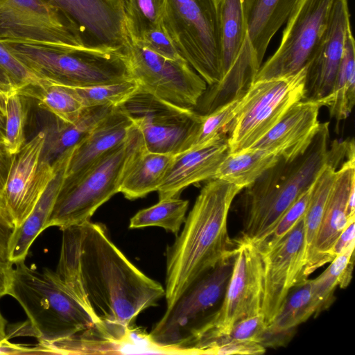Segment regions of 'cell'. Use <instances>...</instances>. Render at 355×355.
<instances>
[{"mask_svg": "<svg viewBox=\"0 0 355 355\" xmlns=\"http://www.w3.org/2000/svg\"><path fill=\"white\" fill-rule=\"evenodd\" d=\"M62 231L55 273L105 339L119 347L130 344L136 318L157 304L164 288L125 256L103 224L88 221Z\"/></svg>", "mask_w": 355, "mask_h": 355, "instance_id": "obj_1", "label": "cell"}, {"mask_svg": "<svg viewBox=\"0 0 355 355\" xmlns=\"http://www.w3.org/2000/svg\"><path fill=\"white\" fill-rule=\"evenodd\" d=\"M241 187L211 179L202 187L182 232L166 250L167 306L193 282L233 258L236 243L228 234L227 217Z\"/></svg>", "mask_w": 355, "mask_h": 355, "instance_id": "obj_2", "label": "cell"}, {"mask_svg": "<svg viewBox=\"0 0 355 355\" xmlns=\"http://www.w3.org/2000/svg\"><path fill=\"white\" fill-rule=\"evenodd\" d=\"M329 123H320L304 153L289 162L282 159L245 188L241 198L242 228L237 240L253 244L266 237L327 163Z\"/></svg>", "mask_w": 355, "mask_h": 355, "instance_id": "obj_3", "label": "cell"}, {"mask_svg": "<svg viewBox=\"0 0 355 355\" xmlns=\"http://www.w3.org/2000/svg\"><path fill=\"white\" fill-rule=\"evenodd\" d=\"M12 267L8 295L15 298L27 315L31 336L48 354L50 345L82 333L101 334L95 319L48 268L37 270L25 261Z\"/></svg>", "mask_w": 355, "mask_h": 355, "instance_id": "obj_4", "label": "cell"}, {"mask_svg": "<svg viewBox=\"0 0 355 355\" xmlns=\"http://www.w3.org/2000/svg\"><path fill=\"white\" fill-rule=\"evenodd\" d=\"M38 78L72 87L110 84L131 78L124 55L78 47H54L0 41Z\"/></svg>", "mask_w": 355, "mask_h": 355, "instance_id": "obj_5", "label": "cell"}, {"mask_svg": "<svg viewBox=\"0 0 355 355\" xmlns=\"http://www.w3.org/2000/svg\"><path fill=\"white\" fill-rule=\"evenodd\" d=\"M233 258L218 264L189 285L147 335L156 349L193 354L198 338L225 293Z\"/></svg>", "mask_w": 355, "mask_h": 355, "instance_id": "obj_6", "label": "cell"}, {"mask_svg": "<svg viewBox=\"0 0 355 355\" xmlns=\"http://www.w3.org/2000/svg\"><path fill=\"white\" fill-rule=\"evenodd\" d=\"M162 28L209 85L222 78L217 0H164Z\"/></svg>", "mask_w": 355, "mask_h": 355, "instance_id": "obj_7", "label": "cell"}, {"mask_svg": "<svg viewBox=\"0 0 355 355\" xmlns=\"http://www.w3.org/2000/svg\"><path fill=\"white\" fill-rule=\"evenodd\" d=\"M306 67L283 77L254 80L241 97L227 135L229 153L250 148L305 98Z\"/></svg>", "mask_w": 355, "mask_h": 355, "instance_id": "obj_8", "label": "cell"}, {"mask_svg": "<svg viewBox=\"0 0 355 355\" xmlns=\"http://www.w3.org/2000/svg\"><path fill=\"white\" fill-rule=\"evenodd\" d=\"M126 155L125 139L85 170L66 178L45 229L62 230L90 221L97 209L119 192Z\"/></svg>", "mask_w": 355, "mask_h": 355, "instance_id": "obj_9", "label": "cell"}, {"mask_svg": "<svg viewBox=\"0 0 355 355\" xmlns=\"http://www.w3.org/2000/svg\"><path fill=\"white\" fill-rule=\"evenodd\" d=\"M233 268L220 306L202 329L193 353L205 354L211 342L239 321L262 313L261 257L250 242L236 239Z\"/></svg>", "mask_w": 355, "mask_h": 355, "instance_id": "obj_10", "label": "cell"}, {"mask_svg": "<svg viewBox=\"0 0 355 355\" xmlns=\"http://www.w3.org/2000/svg\"><path fill=\"white\" fill-rule=\"evenodd\" d=\"M119 106L139 129L150 152L175 155L186 150L200 120L194 110L163 101L139 86Z\"/></svg>", "mask_w": 355, "mask_h": 355, "instance_id": "obj_11", "label": "cell"}, {"mask_svg": "<svg viewBox=\"0 0 355 355\" xmlns=\"http://www.w3.org/2000/svg\"><path fill=\"white\" fill-rule=\"evenodd\" d=\"M0 41L84 48L78 27L50 0H0Z\"/></svg>", "mask_w": 355, "mask_h": 355, "instance_id": "obj_12", "label": "cell"}, {"mask_svg": "<svg viewBox=\"0 0 355 355\" xmlns=\"http://www.w3.org/2000/svg\"><path fill=\"white\" fill-rule=\"evenodd\" d=\"M124 58L130 78L140 87L175 105L194 110L207 88L184 60L164 58L131 42Z\"/></svg>", "mask_w": 355, "mask_h": 355, "instance_id": "obj_13", "label": "cell"}, {"mask_svg": "<svg viewBox=\"0 0 355 355\" xmlns=\"http://www.w3.org/2000/svg\"><path fill=\"white\" fill-rule=\"evenodd\" d=\"M332 1L297 2L286 21L278 48L261 64L254 80L290 76L306 67L326 27Z\"/></svg>", "mask_w": 355, "mask_h": 355, "instance_id": "obj_14", "label": "cell"}, {"mask_svg": "<svg viewBox=\"0 0 355 355\" xmlns=\"http://www.w3.org/2000/svg\"><path fill=\"white\" fill-rule=\"evenodd\" d=\"M45 139L46 131L39 132L12 157L0 206L16 228L30 215L56 173L55 161L41 160Z\"/></svg>", "mask_w": 355, "mask_h": 355, "instance_id": "obj_15", "label": "cell"}, {"mask_svg": "<svg viewBox=\"0 0 355 355\" xmlns=\"http://www.w3.org/2000/svg\"><path fill=\"white\" fill-rule=\"evenodd\" d=\"M263 268L262 314L267 326L282 307L304 270V223L301 219L270 250L260 254Z\"/></svg>", "mask_w": 355, "mask_h": 355, "instance_id": "obj_16", "label": "cell"}, {"mask_svg": "<svg viewBox=\"0 0 355 355\" xmlns=\"http://www.w3.org/2000/svg\"><path fill=\"white\" fill-rule=\"evenodd\" d=\"M351 26L347 0H333L326 27L306 67V100L321 101L331 92Z\"/></svg>", "mask_w": 355, "mask_h": 355, "instance_id": "obj_17", "label": "cell"}, {"mask_svg": "<svg viewBox=\"0 0 355 355\" xmlns=\"http://www.w3.org/2000/svg\"><path fill=\"white\" fill-rule=\"evenodd\" d=\"M78 27L85 49L105 50L125 33L121 0H50Z\"/></svg>", "mask_w": 355, "mask_h": 355, "instance_id": "obj_18", "label": "cell"}, {"mask_svg": "<svg viewBox=\"0 0 355 355\" xmlns=\"http://www.w3.org/2000/svg\"><path fill=\"white\" fill-rule=\"evenodd\" d=\"M321 107L320 102L314 100L303 99L295 103L250 148L268 151L286 162L295 159L304 153L318 133Z\"/></svg>", "mask_w": 355, "mask_h": 355, "instance_id": "obj_19", "label": "cell"}, {"mask_svg": "<svg viewBox=\"0 0 355 355\" xmlns=\"http://www.w3.org/2000/svg\"><path fill=\"white\" fill-rule=\"evenodd\" d=\"M355 184V150L351 152L336 171L315 239L312 257L302 276L307 278L317 269L331 262L334 245L348 224L347 198Z\"/></svg>", "mask_w": 355, "mask_h": 355, "instance_id": "obj_20", "label": "cell"}, {"mask_svg": "<svg viewBox=\"0 0 355 355\" xmlns=\"http://www.w3.org/2000/svg\"><path fill=\"white\" fill-rule=\"evenodd\" d=\"M228 153L227 137H220L175 155L157 190L159 200L178 197L189 185L214 179Z\"/></svg>", "mask_w": 355, "mask_h": 355, "instance_id": "obj_21", "label": "cell"}, {"mask_svg": "<svg viewBox=\"0 0 355 355\" xmlns=\"http://www.w3.org/2000/svg\"><path fill=\"white\" fill-rule=\"evenodd\" d=\"M126 150L119 192L127 199L135 200L157 191L174 155L148 150L134 124L126 139Z\"/></svg>", "mask_w": 355, "mask_h": 355, "instance_id": "obj_22", "label": "cell"}, {"mask_svg": "<svg viewBox=\"0 0 355 355\" xmlns=\"http://www.w3.org/2000/svg\"><path fill=\"white\" fill-rule=\"evenodd\" d=\"M132 125L131 119L119 106L114 107L74 146L66 178L85 170L106 153L123 143Z\"/></svg>", "mask_w": 355, "mask_h": 355, "instance_id": "obj_23", "label": "cell"}, {"mask_svg": "<svg viewBox=\"0 0 355 355\" xmlns=\"http://www.w3.org/2000/svg\"><path fill=\"white\" fill-rule=\"evenodd\" d=\"M74 146L67 150L55 160L57 170L54 178L28 218L19 227L15 228L8 251V261L12 265L25 261L33 241L45 230L46 223L64 183Z\"/></svg>", "mask_w": 355, "mask_h": 355, "instance_id": "obj_24", "label": "cell"}, {"mask_svg": "<svg viewBox=\"0 0 355 355\" xmlns=\"http://www.w3.org/2000/svg\"><path fill=\"white\" fill-rule=\"evenodd\" d=\"M261 65L248 35L232 66L218 83L207 88L195 111L200 114H208L241 97L254 82Z\"/></svg>", "mask_w": 355, "mask_h": 355, "instance_id": "obj_25", "label": "cell"}, {"mask_svg": "<svg viewBox=\"0 0 355 355\" xmlns=\"http://www.w3.org/2000/svg\"><path fill=\"white\" fill-rule=\"evenodd\" d=\"M318 313L310 279H302L290 290L279 312L267 326L261 344L265 347L284 345L289 342L300 324Z\"/></svg>", "mask_w": 355, "mask_h": 355, "instance_id": "obj_26", "label": "cell"}, {"mask_svg": "<svg viewBox=\"0 0 355 355\" xmlns=\"http://www.w3.org/2000/svg\"><path fill=\"white\" fill-rule=\"evenodd\" d=\"M300 0H245L248 38L261 64L271 39Z\"/></svg>", "mask_w": 355, "mask_h": 355, "instance_id": "obj_27", "label": "cell"}, {"mask_svg": "<svg viewBox=\"0 0 355 355\" xmlns=\"http://www.w3.org/2000/svg\"><path fill=\"white\" fill-rule=\"evenodd\" d=\"M114 107H86L74 123L64 122L55 117L47 126L41 160L54 162L64 152L79 143Z\"/></svg>", "mask_w": 355, "mask_h": 355, "instance_id": "obj_28", "label": "cell"}, {"mask_svg": "<svg viewBox=\"0 0 355 355\" xmlns=\"http://www.w3.org/2000/svg\"><path fill=\"white\" fill-rule=\"evenodd\" d=\"M217 7L223 77L241 51L248 28L245 0H217Z\"/></svg>", "mask_w": 355, "mask_h": 355, "instance_id": "obj_29", "label": "cell"}, {"mask_svg": "<svg viewBox=\"0 0 355 355\" xmlns=\"http://www.w3.org/2000/svg\"><path fill=\"white\" fill-rule=\"evenodd\" d=\"M281 158L266 150L249 148L228 153L219 164L214 179L245 189L257 180Z\"/></svg>", "mask_w": 355, "mask_h": 355, "instance_id": "obj_30", "label": "cell"}, {"mask_svg": "<svg viewBox=\"0 0 355 355\" xmlns=\"http://www.w3.org/2000/svg\"><path fill=\"white\" fill-rule=\"evenodd\" d=\"M329 108L337 122L346 119L355 103V42L351 26L348 28L342 58L331 93L320 101Z\"/></svg>", "mask_w": 355, "mask_h": 355, "instance_id": "obj_31", "label": "cell"}, {"mask_svg": "<svg viewBox=\"0 0 355 355\" xmlns=\"http://www.w3.org/2000/svg\"><path fill=\"white\" fill-rule=\"evenodd\" d=\"M341 164V161L331 155L328 151L327 163L314 182L309 205L303 218L304 270L312 257L326 203L336 177V171Z\"/></svg>", "mask_w": 355, "mask_h": 355, "instance_id": "obj_32", "label": "cell"}, {"mask_svg": "<svg viewBox=\"0 0 355 355\" xmlns=\"http://www.w3.org/2000/svg\"><path fill=\"white\" fill-rule=\"evenodd\" d=\"M17 92L35 98L42 109L66 123L76 122L86 108L71 87L48 80L41 86H28Z\"/></svg>", "mask_w": 355, "mask_h": 355, "instance_id": "obj_33", "label": "cell"}, {"mask_svg": "<svg viewBox=\"0 0 355 355\" xmlns=\"http://www.w3.org/2000/svg\"><path fill=\"white\" fill-rule=\"evenodd\" d=\"M188 207L189 201L178 197L159 200L157 204L139 211L130 219L129 227L156 226L178 236L185 220Z\"/></svg>", "mask_w": 355, "mask_h": 355, "instance_id": "obj_34", "label": "cell"}, {"mask_svg": "<svg viewBox=\"0 0 355 355\" xmlns=\"http://www.w3.org/2000/svg\"><path fill=\"white\" fill-rule=\"evenodd\" d=\"M130 41L138 42L149 31L162 27L164 0H121Z\"/></svg>", "mask_w": 355, "mask_h": 355, "instance_id": "obj_35", "label": "cell"}, {"mask_svg": "<svg viewBox=\"0 0 355 355\" xmlns=\"http://www.w3.org/2000/svg\"><path fill=\"white\" fill-rule=\"evenodd\" d=\"M355 243L336 256L328 268L318 277L310 279L311 292L318 313L326 309L333 302L334 293L340 284L343 275L353 263Z\"/></svg>", "mask_w": 355, "mask_h": 355, "instance_id": "obj_36", "label": "cell"}, {"mask_svg": "<svg viewBox=\"0 0 355 355\" xmlns=\"http://www.w3.org/2000/svg\"><path fill=\"white\" fill-rule=\"evenodd\" d=\"M27 97L15 90L10 94L6 103L5 140L7 153L13 156L26 144L25 125L28 116Z\"/></svg>", "mask_w": 355, "mask_h": 355, "instance_id": "obj_37", "label": "cell"}, {"mask_svg": "<svg viewBox=\"0 0 355 355\" xmlns=\"http://www.w3.org/2000/svg\"><path fill=\"white\" fill-rule=\"evenodd\" d=\"M139 87L136 80H125L87 87H72L85 107H116L124 102Z\"/></svg>", "mask_w": 355, "mask_h": 355, "instance_id": "obj_38", "label": "cell"}, {"mask_svg": "<svg viewBox=\"0 0 355 355\" xmlns=\"http://www.w3.org/2000/svg\"><path fill=\"white\" fill-rule=\"evenodd\" d=\"M240 98L232 100L208 114H200L198 129L189 148L220 137H227Z\"/></svg>", "mask_w": 355, "mask_h": 355, "instance_id": "obj_39", "label": "cell"}, {"mask_svg": "<svg viewBox=\"0 0 355 355\" xmlns=\"http://www.w3.org/2000/svg\"><path fill=\"white\" fill-rule=\"evenodd\" d=\"M314 182L302 192L280 218L273 230L263 239L253 244L259 254H263L276 245L304 218Z\"/></svg>", "mask_w": 355, "mask_h": 355, "instance_id": "obj_40", "label": "cell"}, {"mask_svg": "<svg viewBox=\"0 0 355 355\" xmlns=\"http://www.w3.org/2000/svg\"><path fill=\"white\" fill-rule=\"evenodd\" d=\"M266 328L267 324L262 313L242 320L235 324L227 334L214 340L205 354H207L213 347L232 342L254 341L261 344Z\"/></svg>", "mask_w": 355, "mask_h": 355, "instance_id": "obj_41", "label": "cell"}, {"mask_svg": "<svg viewBox=\"0 0 355 355\" xmlns=\"http://www.w3.org/2000/svg\"><path fill=\"white\" fill-rule=\"evenodd\" d=\"M0 67L10 76L17 91L28 86H41L42 80L29 71L0 42Z\"/></svg>", "mask_w": 355, "mask_h": 355, "instance_id": "obj_42", "label": "cell"}, {"mask_svg": "<svg viewBox=\"0 0 355 355\" xmlns=\"http://www.w3.org/2000/svg\"><path fill=\"white\" fill-rule=\"evenodd\" d=\"M134 43L164 58L173 60H184L162 27L149 31L141 40Z\"/></svg>", "mask_w": 355, "mask_h": 355, "instance_id": "obj_43", "label": "cell"}, {"mask_svg": "<svg viewBox=\"0 0 355 355\" xmlns=\"http://www.w3.org/2000/svg\"><path fill=\"white\" fill-rule=\"evenodd\" d=\"M266 352V347L254 341L232 342L211 348L207 354H262Z\"/></svg>", "mask_w": 355, "mask_h": 355, "instance_id": "obj_44", "label": "cell"}, {"mask_svg": "<svg viewBox=\"0 0 355 355\" xmlns=\"http://www.w3.org/2000/svg\"><path fill=\"white\" fill-rule=\"evenodd\" d=\"M15 228L0 206V262L10 263L9 245Z\"/></svg>", "mask_w": 355, "mask_h": 355, "instance_id": "obj_45", "label": "cell"}, {"mask_svg": "<svg viewBox=\"0 0 355 355\" xmlns=\"http://www.w3.org/2000/svg\"><path fill=\"white\" fill-rule=\"evenodd\" d=\"M354 223L355 218H352L349 221L345 228L336 239L331 251L334 259L342 253L351 244L355 243Z\"/></svg>", "mask_w": 355, "mask_h": 355, "instance_id": "obj_46", "label": "cell"}, {"mask_svg": "<svg viewBox=\"0 0 355 355\" xmlns=\"http://www.w3.org/2000/svg\"><path fill=\"white\" fill-rule=\"evenodd\" d=\"M12 157L7 153L3 145L0 144V195L8 175Z\"/></svg>", "mask_w": 355, "mask_h": 355, "instance_id": "obj_47", "label": "cell"}, {"mask_svg": "<svg viewBox=\"0 0 355 355\" xmlns=\"http://www.w3.org/2000/svg\"><path fill=\"white\" fill-rule=\"evenodd\" d=\"M13 265L0 262V299L8 295Z\"/></svg>", "mask_w": 355, "mask_h": 355, "instance_id": "obj_48", "label": "cell"}, {"mask_svg": "<svg viewBox=\"0 0 355 355\" xmlns=\"http://www.w3.org/2000/svg\"><path fill=\"white\" fill-rule=\"evenodd\" d=\"M12 92H8L0 88V144L2 145L5 140L6 103L8 96Z\"/></svg>", "mask_w": 355, "mask_h": 355, "instance_id": "obj_49", "label": "cell"}, {"mask_svg": "<svg viewBox=\"0 0 355 355\" xmlns=\"http://www.w3.org/2000/svg\"><path fill=\"white\" fill-rule=\"evenodd\" d=\"M0 88L12 92L17 90L15 85L10 78V76L0 67Z\"/></svg>", "mask_w": 355, "mask_h": 355, "instance_id": "obj_50", "label": "cell"}, {"mask_svg": "<svg viewBox=\"0 0 355 355\" xmlns=\"http://www.w3.org/2000/svg\"><path fill=\"white\" fill-rule=\"evenodd\" d=\"M7 325V320L0 311V342L8 339L6 334Z\"/></svg>", "mask_w": 355, "mask_h": 355, "instance_id": "obj_51", "label": "cell"}]
</instances>
